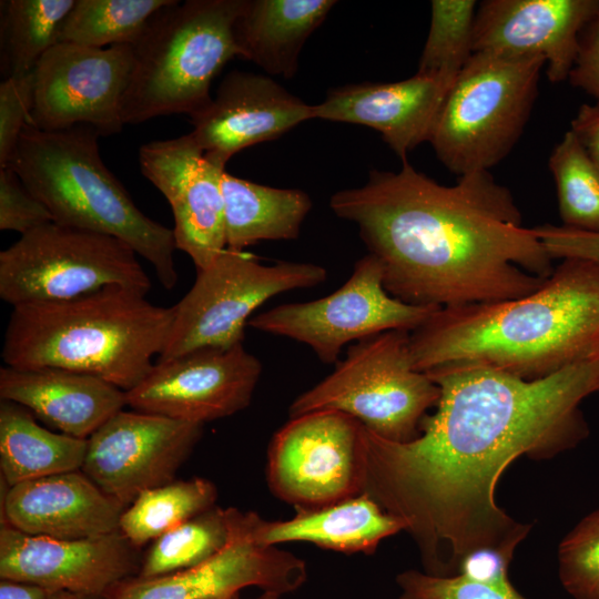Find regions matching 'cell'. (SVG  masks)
Wrapping results in <instances>:
<instances>
[{"instance_id":"6da1fadb","label":"cell","mask_w":599,"mask_h":599,"mask_svg":"<svg viewBox=\"0 0 599 599\" xmlns=\"http://www.w3.org/2000/svg\"><path fill=\"white\" fill-rule=\"evenodd\" d=\"M426 374L440 395L416 438L390 441L364 427L363 493L404 521L423 571L456 576L467 554L516 549L529 534L498 506V481L520 456L550 458L586 438L580 404L599 392V358L534 380L481 365Z\"/></svg>"},{"instance_id":"7a4b0ae2","label":"cell","mask_w":599,"mask_h":599,"mask_svg":"<svg viewBox=\"0 0 599 599\" xmlns=\"http://www.w3.org/2000/svg\"><path fill=\"white\" fill-rule=\"evenodd\" d=\"M329 207L354 223L383 270L385 290L417 306L455 307L521 297L554 272L510 191L489 171L437 183L403 161L335 192Z\"/></svg>"},{"instance_id":"3957f363","label":"cell","mask_w":599,"mask_h":599,"mask_svg":"<svg viewBox=\"0 0 599 599\" xmlns=\"http://www.w3.org/2000/svg\"><path fill=\"white\" fill-rule=\"evenodd\" d=\"M414 367L481 365L524 379L599 351V263L565 258L540 287L506 301L436 309L409 336Z\"/></svg>"},{"instance_id":"277c9868","label":"cell","mask_w":599,"mask_h":599,"mask_svg":"<svg viewBox=\"0 0 599 599\" xmlns=\"http://www.w3.org/2000/svg\"><path fill=\"white\" fill-rule=\"evenodd\" d=\"M174 306L110 286L72 300L13 306L1 357L14 368L57 367L101 378L128 392L152 369Z\"/></svg>"},{"instance_id":"5b68a950","label":"cell","mask_w":599,"mask_h":599,"mask_svg":"<svg viewBox=\"0 0 599 599\" xmlns=\"http://www.w3.org/2000/svg\"><path fill=\"white\" fill-rule=\"evenodd\" d=\"M88 125L42 131L27 124L9 166L63 226L111 235L146 260L165 290L177 282L172 229L150 219L103 163Z\"/></svg>"},{"instance_id":"8992f818","label":"cell","mask_w":599,"mask_h":599,"mask_svg":"<svg viewBox=\"0 0 599 599\" xmlns=\"http://www.w3.org/2000/svg\"><path fill=\"white\" fill-rule=\"evenodd\" d=\"M245 0H173L149 20L132 44L134 63L121 104L124 124L189 116L212 100L224 65L242 58L235 24Z\"/></svg>"},{"instance_id":"52a82bcc","label":"cell","mask_w":599,"mask_h":599,"mask_svg":"<svg viewBox=\"0 0 599 599\" xmlns=\"http://www.w3.org/2000/svg\"><path fill=\"white\" fill-rule=\"evenodd\" d=\"M545 64L541 55L474 52L449 89L428 141L451 173L489 171L511 151Z\"/></svg>"},{"instance_id":"ba28073f","label":"cell","mask_w":599,"mask_h":599,"mask_svg":"<svg viewBox=\"0 0 599 599\" xmlns=\"http://www.w3.org/2000/svg\"><path fill=\"white\" fill-rule=\"evenodd\" d=\"M409 336L410 332L394 329L351 344L329 375L292 402L290 418L332 409L356 418L384 439L416 438L440 389L414 367Z\"/></svg>"},{"instance_id":"9c48e42d","label":"cell","mask_w":599,"mask_h":599,"mask_svg":"<svg viewBox=\"0 0 599 599\" xmlns=\"http://www.w3.org/2000/svg\"><path fill=\"white\" fill-rule=\"evenodd\" d=\"M136 255L111 235L50 222L0 252V297L13 307L110 286L146 295L151 281Z\"/></svg>"},{"instance_id":"30bf717a","label":"cell","mask_w":599,"mask_h":599,"mask_svg":"<svg viewBox=\"0 0 599 599\" xmlns=\"http://www.w3.org/2000/svg\"><path fill=\"white\" fill-rule=\"evenodd\" d=\"M326 280L327 271L318 264L280 261L266 265L245 251L225 248L197 271L192 287L173 305V323L158 359L243 344L252 314L266 301Z\"/></svg>"},{"instance_id":"8fae6325","label":"cell","mask_w":599,"mask_h":599,"mask_svg":"<svg viewBox=\"0 0 599 599\" xmlns=\"http://www.w3.org/2000/svg\"><path fill=\"white\" fill-rule=\"evenodd\" d=\"M436 309L389 295L378 260L367 253L335 292L277 305L253 316L248 326L305 344L322 363L336 364L344 346L387 331L412 332Z\"/></svg>"},{"instance_id":"7c38bea8","label":"cell","mask_w":599,"mask_h":599,"mask_svg":"<svg viewBox=\"0 0 599 599\" xmlns=\"http://www.w3.org/2000/svg\"><path fill=\"white\" fill-rule=\"evenodd\" d=\"M364 426L354 417L324 409L281 427L267 450L271 491L294 508H316L364 489Z\"/></svg>"},{"instance_id":"4fadbf2b","label":"cell","mask_w":599,"mask_h":599,"mask_svg":"<svg viewBox=\"0 0 599 599\" xmlns=\"http://www.w3.org/2000/svg\"><path fill=\"white\" fill-rule=\"evenodd\" d=\"M133 63L131 44L101 49L55 44L33 70L29 124L42 131L88 125L100 136L120 133L121 104Z\"/></svg>"},{"instance_id":"5bb4252c","label":"cell","mask_w":599,"mask_h":599,"mask_svg":"<svg viewBox=\"0 0 599 599\" xmlns=\"http://www.w3.org/2000/svg\"><path fill=\"white\" fill-rule=\"evenodd\" d=\"M254 511L226 509L229 537L207 560L173 573L119 583L108 599H227L247 587L281 596L307 580L304 560L277 546H263L253 535Z\"/></svg>"},{"instance_id":"9a60e30c","label":"cell","mask_w":599,"mask_h":599,"mask_svg":"<svg viewBox=\"0 0 599 599\" xmlns=\"http://www.w3.org/2000/svg\"><path fill=\"white\" fill-rule=\"evenodd\" d=\"M263 367L243 344L203 348L158 359L126 392V405L143 413L203 425L245 409Z\"/></svg>"},{"instance_id":"2e32d148","label":"cell","mask_w":599,"mask_h":599,"mask_svg":"<svg viewBox=\"0 0 599 599\" xmlns=\"http://www.w3.org/2000/svg\"><path fill=\"white\" fill-rule=\"evenodd\" d=\"M203 425L120 410L89 438L81 470L125 508L144 490L174 480Z\"/></svg>"},{"instance_id":"e0dca14e","label":"cell","mask_w":599,"mask_h":599,"mask_svg":"<svg viewBox=\"0 0 599 599\" xmlns=\"http://www.w3.org/2000/svg\"><path fill=\"white\" fill-rule=\"evenodd\" d=\"M138 158L142 174L171 206L176 250L192 258L196 271L206 267L226 248L225 167L209 160L191 133L143 144Z\"/></svg>"},{"instance_id":"ac0fdd59","label":"cell","mask_w":599,"mask_h":599,"mask_svg":"<svg viewBox=\"0 0 599 599\" xmlns=\"http://www.w3.org/2000/svg\"><path fill=\"white\" fill-rule=\"evenodd\" d=\"M140 566L138 548L120 531L57 539L1 524V579L34 583L52 592L106 597L119 583L138 575Z\"/></svg>"},{"instance_id":"d6986e66","label":"cell","mask_w":599,"mask_h":599,"mask_svg":"<svg viewBox=\"0 0 599 599\" xmlns=\"http://www.w3.org/2000/svg\"><path fill=\"white\" fill-rule=\"evenodd\" d=\"M308 120H313V105L272 77L233 70L210 103L190 116V133L209 160L225 167L240 151L278 139Z\"/></svg>"},{"instance_id":"ffe728a7","label":"cell","mask_w":599,"mask_h":599,"mask_svg":"<svg viewBox=\"0 0 599 599\" xmlns=\"http://www.w3.org/2000/svg\"><path fill=\"white\" fill-rule=\"evenodd\" d=\"M599 0H487L477 7L474 52L541 55L552 83L573 67L580 35Z\"/></svg>"},{"instance_id":"44dd1931","label":"cell","mask_w":599,"mask_h":599,"mask_svg":"<svg viewBox=\"0 0 599 599\" xmlns=\"http://www.w3.org/2000/svg\"><path fill=\"white\" fill-rule=\"evenodd\" d=\"M453 83L416 73L397 82L339 85L313 105V119L374 129L403 162L412 150L429 141Z\"/></svg>"},{"instance_id":"7402d4cb","label":"cell","mask_w":599,"mask_h":599,"mask_svg":"<svg viewBox=\"0 0 599 599\" xmlns=\"http://www.w3.org/2000/svg\"><path fill=\"white\" fill-rule=\"evenodd\" d=\"M124 509L77 470L7 486L1 522L29 535L83 539L119 531Z\"/></svg>"},{"instance_id":"603a6c76","label":"cell","mask_w":599,"mask_h":599,"mask_svg":"<svg viewBox=\"0 0 599 599\" xmlns=\"http://www.w3.org/2000/svg\"><path fill=\"white\" fill-rule=\"evenodd\" d=\"M0 398L26 407L59 433L81 439H88L126 405V392L113 384L57 367H1Z\"/></svg>"},{"instance_id":"cb8c5ba5","label":"cell","mask_w":599,"mask_h":599,"mask_svg":"<svg viewBox=\"0 0 599 599\" xmlns=\"http://www.w3.org/2000/svg\"><path fill=\"white\" fill-rule=\"evenodd\" d=\"M406 526L385 511L366 493L316 507L295 508L287 520H265L256 515L253 535L263 546L309 542L343 554L370 555L379 544Z\"/></svg>"},{"instance_id":"d4e9b609","label":"cell","mask_w":599,"mask_h":599,"mask_svg":"<svg viewBox=\"0 0 599 599\" xmlns=\"http://www.w3.org/2000/svg\"><path fill=\"white\" fill-rule=\"evenodd\" d=\"M334 0H245L235 32L242 59L267 75L293 78L301 51L323 23Z\"/></svg>"},{"instance_id":"484cf974","label":"cell","mask_w":599,"mask_h":599,"mask_svg":"<svg viewBox=\"0 0 599 599\" xmlns=\"http://www.w3.org/2000/svg\"><path fill=\"white\" fill-rule=\"evenodd\" d=\"M225 247L243 252L262 241H288L300 236L312 210L309 195L298 189L258 184L224 172Z\"/></svg>"},{"instance_id":"4316f807","label":"cell","mask_w":599,"mask_h":599,"mask_svg":"<svg viewBox=\"0 0 599 599\" xmlns=\"http://www.w3.org/2000/svg\"><path fill=\"white\" fill-rule=\"evenodd\" d=\"M88 439L42 427L26 407L0 402V471L10 487L47 476L81 470Z\"/></svg>"},{"instance_id":"83f0119b","label":"cell","mask_w":599,"mask_h":599,"mask_svg":"<svg viewBox=\"0 0 599 599\" xmlns=\"http://www.w3.org/2000/svg\"><path fill=\"white\" fill-rule=\"evenodd\" d=\"M75 0L1 1V71L4 79L32 72L59 43L62 24Z\"/></svg>"},{"instance_id":"f1b7e54d","label":"cell","mask_w":599,"mask_h":599,"mask_svg":"<svg viewBox=\"0 0 599 599\" xmlns=\"http://www.w3.org/2000/svg\"><path fill=\"white\" fill-rule=\"evenodd\" d=\"M217 489L205 478L173 480L142 491L121 515L119 531L138 549L215 506Z\"/></svg>"},{"instance_id":"f546056e","label":"cell","mask_w":599,"mask_h":599,"mask_svg":"<svg viewBox=\"0 0 599 599\" xmlns=\"http://www.w3.org/2000/svg\"><path fill=\"white\" fill-rule=\"evenodd\" d=\"M173 0H75L59 37L90 48L133 44L149 20Z\"/></svg>"},{"instance_id":"4dcf8cb0","label":"cell","mask_w":599,"mask_h":599,"mask_svg":"<svg viewBox=\"0 0 599 599\" xmlns=\"http://www.w3.org/2000/svg\"><path fill=\"white\" fill-rule=\"evenodd\" d=\"M227 537L226 509L214 506L153 540L135 577L150 579L194 567L220 551Z\"/></svg>"},{"instance_id":"1f68e13d","label":"cell","mask_w":599,"mask_h":599,"mask_svg":"<svg viewBox=\"0 0 599 599\" xmlns=\"http://www.w3.org/2000/svg\"><path fill=\"white\" fill-rule=\"evenodd\" d=\"M548 165L562 225L599 233V170L571 130L552 150Z\"/></svg>"},{"instance_id":"d6a6232c","label":"cell","mask_w":599,"mask_h":599,"mask_svg":"<svg viewBox=\"0 0 599 599\" xmlns=\"http://www.w3.org/2000/svg\"><path fill=\"white\" fill-rule=\"evenodd\" d=\"M475 0H433L416 73L455 82L474 54Z\"/></svg>"},{"instance_id":"836d02e7","label":"cell","mask_w":599,"mask_h":599,"mask_svg":"<svg viewBox=\"0 0 599 599\" xmlns=\"http://www.w3.org/2000/svg\"><path fill=\"white\" fill-rule=\"evenodd\" d=\"M558 575L572 599H599V508L585 516L561 540Z\"/></svg>"},{"instance_id":"e575fe53","label":"cell","mask_w":599,"mask_h":599,"mask_svg":"<svg viewBox=\"0 0 599 599\" xmlns=\"http://www.w3.org/2000/svg\"><path fill=\"white\" fill-rule=\"evenodd\" d=\"M397 599H527L514 585L494 586L461 576H433L408 569L396 576Z\"/></svg>"},{"instance_id":"d590c367","label":"cell","mask_w":599,"mask_h":599,"mask_svg":"<svg viewBox=\"0 0 599 599\" xmlns=\"http://www.w3.org/2000/svg\"><path fill=\"white\" fill-rule=\"evenodd\" d=\"M33 105V71L0 84V169L8 166Z\"/></svg>"},{"instance_id":"8d00e7d4","label":"cell","mask_w":599,"mask_h":599,"mask_svg":"<svg viewBox=\"0 0 599 599\" xmlns=\"http://www.w3.org/2000/svg\"><path fill=\"white\" fill-rule=\"evenodd\" d=\"M53 222L47 206L23 184L8 165L0 169V230L21 235Z\"/></svg>"},{"instance_id":"74e56055","label":"cell","mask_w":599,"mask_h":599,"mask_svg":"<svg viewBox=\"0 0 599 599\" xmlns=\"http://www.w3.org/2000/svg\"><path fill=\"white\" fill-rule=\"evenodd\" d=\"M534 231L554 260L581 258L599 263V233L554 224L538 225Z\"/></svg>"},{"instance_id":"f35d334b","label":"cell","mask_w":599,"mask_h":599,"mask_svg":"<svg viewBox=\"0 0 599 599\" xmlns=\"http://www.w3.org/2000/svg\"><path fill=\"white\" fill-rule=\"evenodd\" d=\"M516 549L480 548L467 554L458 566L457 575L467 579L494 585H511L508 570Z\"/></svg>"},{"instance_id":"ab89813d","label":"cell","mask_w":599,"mask_h":599,"mask_svg":"<svg viewBox=\"0 0 599 599\" xmlns=\"http://www.w3.org/2000/svg\"><path fill=\"white\" fill-rule=\"evenodd\" d=\"M568 78L572 85L599 102V14L581 32L579 50Z\"/></svg>"},{"instance_id":"60d3db41","label":"cell","mask_w":599,"mask_h":599,"mask_svg":"<svg viewBox=\"0 0 599 599\" xmlns=\"http://www.w3.org/2000/svg\"><path fill=\"white\" fill-rule=\"evenodd\" d=\"M570 130L599 170V102L582 104L571 121Z\"/></svg>"},{"instance_id":"b9f144b4","label":"cell","mask_w":599,"mask_h":599,"mask_svg":"<svg viewBox=\"0 0 599 599\" xmlns=\"http://www.w3.org/2000/svg\"><path fill=\"white\" fill-rule=\"evenodd\" d=\"M52 591L24 581L1 579L0 599H49Z\"/></svg>"},{"instance_id":"7bdbcfd3","label":"cell","mask_w":599,"mask_h":599,"mask_svg":"<svg viewBox=\"0 0 599 599\" xmlns=\"http://www.w3.org/2000/svg\"><path fill=\"white\" fill-rule=\"evenodd\" d=\"M49 599H105V597L87 596L68 591H54L51 592Z\"/></svg>"},{"instance_id":"ee69618b","label":"cell","mask_w":599,"mask_h":599,"mask_svg":"<svg viewBox=\"0 0 599 599\" xmlns=\"http://www.w3.org/2000/svg\"><path fill=\"white\" fill-rule=\"evenodd\" d=\"M281 595L275 592L263 591V593L255 599H281Z\"/></svg>"},{"instance_id":"f6af8a7d","label":"cell","mask_w":599,"mask_h":599,"mask_svg":"<svg viewBox=\"0 0 599 599\" xmlns=\"http://www.w3.org/2000/svg\"><path fill=\"white\" fill-rule=\"evenodd\" d=\"M227 599H240V598H238V595H237V596H234V597H231V598H227Z\"/></svg>"},{"instance_id":"bcb514c9","label":"cell","mask_w":599,"mask_h":599,"mask_svg":"<svg viewBox=\"0 0 599 599\" xmlns=\"http://www.w3.org/2000/svg\"><path fill=\"white\" fill-rule=\"evenodd\" d=\"M598 358H599V351H598V354H597Z\"/></svg>"}]
</instances>
